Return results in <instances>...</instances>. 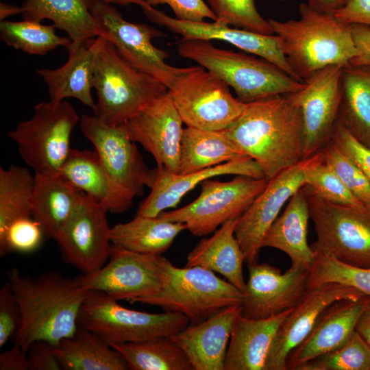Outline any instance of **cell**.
Listing matches in <instances>:
<instances>
[{"label":"cell","mask_w":370,"mask_h":370,"mask_svg":"<svg viewBox=\"0 0 370 370\" xmlns=\"http://www.w3.org/2000/svg\"><path fill=\"white\" fill-rule=\"evenodd\" d=\"M222 131L258 163L267 180L305 159L301 111L288 94L246 103Z\"/></svg>","instance_id":"1"},{"label":"cell","mask_w":370,"mask_h":370,"mask_svg":"<svg viewBox=\"0 0 370 370\" xmlns=\"http://www.w3.org/2000/svg\"><path fill=\"white\" fill-rule=\"evenodd\" d=\"M8 276L22 314L15 343L27 352L36 341L55 346L75 334L81 308L90 291L56 271L34 278L14 267Z\"/></svg>","instance_id":"2"},{"label":"cell","mask_w":370,"mask_h":370,"mask_svg":"<svg viewBox=\"0 0 370 370\" xmlns=\"http://www.w3.org/2000/svg\"><path fill=\"white\" fill-rule=\"evenodd\" d=\"M299 15L297 19L283 21L268 19L299 81L304 82L328 66L346 65L356 55L350 25L306 3L299 5Z\"/></svg>","instance_id":"3"},{"label":"cell","mask_w":370,"mask_h":370,"mask_svg":"<svg viewBox=\"0 0 370 370\" xmlns=\"http://www.w3.org/2000/svg\"><path fill=\"white\" fill-rule=\"evenodd\" d=\"M177 52L219 77L244 103L293 93L304 86V82L262 58L220 49L210 40L182 38Z\"/></svg>","instance_id":"4"},{"label":"cell","mask_w":370,"mask_h":370,"mask_svg":"<svg viewBox=\"0 0 370 370\" xmlns=\"http://www.w3.org/2000/svg\"><path fill=\"white\" fill-rule=\"evenodd\" d=\"M97 101L96 117L111 126H120L168 88L160 82L127 63L106 38L96 56L92 78Z\"/></svg>","instance_id":"5"},{"label":"cell","mask_w":370,"mask_h":370,"mask_svg":"<svg viewBox=\"0 0 370 370\" xmlns=\"http://www.w3.org/2000/svg\"><path fill=\"white\" fill-rule=\"evenodd\" d=\"M243 293L227 280L201 267L174 266L165 261V282L157 293L136 302L185 315L190 323L201 322L223 308L241 305Z\"/></svg>","instance_id":"6"},{"label":"cell","mask_w":370,"mask_h":370,"mask_svg":"<svg viewBox=\"0 0 370 370\" xmlns=\"http://www.w3.org/2000/svg\"><path fill=\"white\" fill-rule=\"evenodd\" d=\"M79 120L67 101L40 102L33 116L18 123L8 136L34 175H58L72 149L71 133Z\"/></svg>","instance_id":"7"},{"label":"cell","mask_w":370,"mask_h":370,"mask_svg":"<svg viewBox=\"0 0 370 370\" xmlns=\"http://www.w3.org/2000/svg\"><path fill=\"white\" fill-rule=\"evenodd\" d=\"M189 323L188 319L179 312L128 309L97 291H89L78 317L79 327L99 335L109 345L171 337Z\"/></svg>","instance_id":"8"},{"label":"cell","mask_w":370,"mask_h":370,"mask_svg":"<svg viewBox=\"0 0 370 370\" xmlns=\"http://www.w3.org/2000/svg\"><path fill=\"white\" fill-rule=\"evenodd\" d=\"M307 192L310 217L317 234L310 245L315 254L370 268V205L339 204Z\"/></svg>","instance_id":"9"},{"label":"cell","mask_w":370,"mask_h":370,"mask_svg":"<svg viewBox=\"0 0 370 370\" xmlns=\"http://www.w3.org/2000/svg\"><path fill=\"white\" fill-rule=\"evenodd\" d=\"M229 87L203 66H194L184 67L168 91L186 127L222 131L246 104L234 97Z\"/></svg>","instance_id":"10"},{"label":"cell","mask_w":370,"mask_h":370,"mask_svg":"<svg viewBox=\"0 0 370 370\" xmlns=\"http://www.w3.org/2000/svg\"><path fill=\"white\" fill-rule=\"evenodd\" d=\"M213 178L200 184L201 192L193 201L158 217L184 223L195 236H207L226 221L240 217L268 184L265 177L237 175L226 182Z\"/></svg>","instance_id":"11"},{"label":"cell","mask_w":370,"mask_h":370,"mask_svg":"<svg viewBox=\"0 0 370 370\" xmlns=\"http://www.w3.org/2000/svg\"><path fill=\"white\" fill-rule=\"evenodd\" d=\"M85 1L100 29V36L108 40L131 66L169 89L183 68L167 64V51L153 45V38L166 35L146 24L127 21L114 7L102 0Z\"/></svg>","instance_id":"12"},{"label":"cell","mask_w":370,"mask_h":370,"mask_svg":"<svg viewBox=\"0 0 370 370\" xmlns=\"http://www.w3.org/2000/svg\"><path fill=\"white\" fill-rule=\"evenodd\" d=\"M166 260L161 255L138 253L112 245L110 258L102 267L73 279L87 291L134 303L162 289Z\"/></svg>","instance_id":"13"},{"label":"cell","mask_w":370,"mask_h":370,"mask_svg":"<svg viewBox=\"0 0 370 370\" xmlns=\"http://www.w3.org/2000/svg\"><path fill=\"white\" fill-rule=\"evenodd\" d=\"M344 66H328L305 79L299 90L288 94L301 111L304 158L320 151L331 140L341 103Z\"/></svg>","instance_id":"14"},{"label":"cell","mask_w":370,"mask_h":370,"mask_svg":"<svg viewBox=\"0 0 370 370\" xmlns=\"http://www.w3.org/2000/svg\"><path fill=\"white\" fill-rule=\"evenodd\" d=\"M316 153L268 180L265 188L239 217L235 236L247 264L258 260L262 243L284 204L305 184L308 167Z\"/></svg>","instance_id":"15"},{"label":"cell","mask_w":370,"mask_h":370,"mask_svg":"<svg viewBox=\"0 0 370 370\" xmlns=\"http://www.w3.org/2000/svg\"><path fill=\"white\" fill-rule=\"evenodd\" d=\"M79 126L84 136L93 145L112 179L134 197L150 188L155 174L144 162L136 143L121 126H111L95 115L84 114Z\"/></svg>","instance_id":"16"},{"label":"cell","mask_w":370,"mask_h":370,"mask_svg":"<svg viewBox=\"0 0 370 370\" xmlns=\"http://www.w3.org/2000/svg\"><path fill=\"white\" fill-rule=\"evenodd\" d=\"M241 314L264 319L295 307L308 290L310 270L291 266L284 273L268 262L247 264Z\"/></svg>","instance_id":"17"},{"label":"cell","mask_w":370,"mask_h":370,"mask_svg":"<svg viewBox=\"0 0 370 370\" xmlns=\"http://www.w3.org/2000/svg\"><path fill=\"white\" fill-rule=\"evenodd\" d=\"M108 210L84 193L76 210L55 240L66 260L83 273L108 260L112 249Z\"/></svg>","instance_id":"18"},{"label":"cell","mask_w":370,"mask_h":370,"mask_svg":"<svg viewBox=\"0 0 370 370\" xmlns=\"http://www.w3.org/2000/svg\"><path fill=\"white\" fill-rule=\"evenodd\" d=\"M183 123L167 90L120 126L153 156L157 166L177 173Z\"/></svg>","instance_id":"19"},{"label":"cell","mask_w":370,"mask_h":370,"mask_svg":"<svg viewBox=\"0 0 370 370\" xmlns=\"http://www.w3.org/2000/svg\"><path fill=\"white\" fill-rule=\"evenodd\" d=\"M364 295L353 287L336 282L308 288L279 326L267 354L264 370H287L288 356L305 339L328 306L339 299Z\"/></svg>","instance_id":"20"},{"label":"cell","mask_w":370,"mask_h":370,"mask_svg":"<svg viewBox=\"0 0 370 370\" xmlns=\"http://www.w3.org/2000/svg\"><path fill=\"white\" fill-rule=\"evenodd\" d=\"M143 11L151 21L181 35L182 38L208 40L216 39L227 42L243 51L272 62L298 80L282 52L281 39L278 35H265L233 28L216 21L208 23L182 21L171 17L153 7Z\"/></svg>","instance_id":"21"},{"label":"cell","mask_w":370,"mask_h":370,"mask_svg":"<svg viewBox=\"0 0 370 370\" xmlns=\"http://www.w3.org/2000/svg\"><path fill=\"white\" fill-rule=\"evenodd\" d=\"M154 171L151 192L140 206L137 215L157 217L168 208H175L184 196L209 178L225 175L265 177L258 163L248 156L185 174L172 173L159 166Z\"/></svg>","instance_id":"22"},{"label":"cell","mask_w":370,"mask_h":370,"mask_svg":"<svg viewBox=\"0 0 370 370\" xmlns=\"http://www.w3.org/2000/svg\"><path fill=\"white\" fill-rule=\"evenodd\" d=\"M369 297L342 299L328 306L305 339L288 356L286 369L297 370L304 364L343 345L354 332Z\"/></svg>","instance_id":"23"},{"label":"cell","mask_w":370,"mask_h":370,"mask_svg":"<svg viewBox=\"0 0 370 370\" xmlns=\"http://www.w3.org/2000/svg\"><path fill=\"white\" fill-rule=\"evenodd\" d=\"M241 310V305L226 307L201 322L189 323L171 336L185 352L194 370H224L232 330Z\"/></svg>","instance_id":"24"},{"label":"cell","mask_w":370,"mask_h":370,"mask_svg":"<svg viewBox=\"0 0 370 370\" xmlns=\"http://www.w3.org/2000/svg\"><path fill=\"white\" fill-rule=\"evenodd\" d=\"M60 174L108 212L127 210L135 197L110 176L94 149H71Z\"/></svg>","instance_id":"25"},{"label":"cell","mask_w":370,"mask_h":370,"mask_svg":"<svg viewBox=\"0 0 370 370\" xmlns=\"http://www.w3.org/2000/svg\"><path fill=\"white\" fill-rule=\"evenodd\" d=\"M102 40L103 36H97L96 39H88L77 48L67 49L69 58L63 66L36 71L46 83L51 101L60 102L71 97L92 110L94 108L95 102L91 93L93 70Z\"/></svg>","instance_id":"26"},{"label":"cell","mask_w":370,"mask_h":370,"mask_svg":"<svg viewBox=\"0 0 370 370\" xmlns=\"http://www.w3.org/2000/svg\"><path fill=\"white\" fill-rule=\"evenodd\" d=\"M293 308L264 319L240 314L232 330L224 370H264L276 332Z\"/></svg>","instance_id":"27"},{"label":"cell","mask_w":370,"mask_h":370,"mask_svg":"<svg viewBox=\"0 0 370 370\" xmlns=\"http://www.w3.org/2000/svg\"><path fill=\"white\" fill-rule=\"evenodd\" d=\"M310 217L308 192L304 186L291 197L284 212L269 227L262 247L280 249L290 258L292 266L310 270L315 253L308 243Z\"/></svg>","instance_id":"28"},{"label":"cell","mask_w":370,"mask_h":370,"mask_svg":"<svg viewBox=\"0 0 370 370\" xmlns=\"http://www.w3.org/2000/svg\"><path fill=\"white\" fill-rule=\"evenodd\" d=\"M83 194L60 174L34 175L32 217L45 235L55 239L76 210Z\"/></svg>","instance_id":"29"},{"label":"cell","mask_w":370,"mask_h":370,"mask_svg":"<svg viewBox=\"0 0 370 370\" xmlns=\"http://www.w3.org/2000/svg\"><path fill=\"white\" fill-rule=\"evenodd\" d=\"M238 219L226 221L210 237L202 238L188 253L185 267H201L217 272L243 291L245 256L235 236Z\"/></svg>","instance_id":"30"},{"label":"cell","mask_w":370,"mask_h":370,"mask_svg":"<svg viewBox=\"0 0 370 370\" xmlns=\"http://www.w3.org/2000/svg\"><path fill=\"white\" fill-rule=\"evenodd\" d=\"M23 20L49 19L64 31L77 48L86 40L100 36V29L85 0H25L21 6Z\"/></svg>","instance_id":"31"},{"label":"cell","mask_w":370,"mask_h":370,"mask_svg":"<svg viewBox=\"0 0 370 370\" xmlns=\"http://www.w3.org/2000/svg\"><path fill=\"white\" fill-rule=\"evenodd\" d=\"M63 370H127L124 356L99 335L78 327L74 335L53 346Z\"/></svg>","instance_id":"32"},{"label":"cell","mask_w":370,"mask_h":370,"mask_svg":"<svg viewBox=\"0 0 370 370\" xmlns=\"http://www.w3.org/2000/svg\"><path fill=\"white\" fill-rule=\"evenodd\" d=\"M341 88L338 121L370 147V65H345Z\"/></svg>","instance_id":"33"},{"label":"cell","mask_w":370,"mask_h":370,"mask_svg":"<svg viewBox=\"0 0 370 370\" xmlns=\"http://www.w3.org/2000/svg\"><path fill=\"white\" fill-rule=\"evenodd\" d=\"M247 156L223 131L183 130L177 173H188Z\"/></svg>","instance_id":"34"},{"label":"cell","mask_w":370,"mask_h":370,"mask_svg":"<svg viewBox=\"0 0 370 370\" xmlns=\"http://www.w3.org/2000/svg\"><path fill=\"white\" fill-rule=\"evenodd\" d=\"M184 230L186 225L183 223L136 214L131 221L111 227L110 239L112 245L133 251L161 255Z\"/></svg>","instance_id":"35"},{"label":"cell","mask_w":370,"mask_h":370,"mask_svg":"<svg viewBox=\"0 0 370 370\" xmlns=\"http://www.w3.org/2000/svg\"><path fill=\"white\" fill-rule=\"evenodd\" d=\"M132 370H194L182 349L169 336L111 344Z\"/></svg>","instance_id":"36"},{"label":"cell","mask_w":370,"mask_h":370,"mask_svg":"<svg viewBox=\"0 0 370 370\" xmlns=\"http://www.w3.org/2000/svg\"><path fill=\"white\" fill-rule=\"evenodd\" d=\"M34 175L20 165L0 168V236L14 221L32 217Z\"/></svg>","instance_id":"37"},{"label":"cell","mask_w":370,"mask_h":370,"mask_svg":"<svg viewBox=\"0 0 370 370\" xmlns=\"http://www.w3.org/2000/svg\"><path fill=\"white\" fill-rule=\"evenodd\" d=\"M54 25H47L41 22L1 21V40L7 45L33 55H44L60 46L66 48L72 42L69 37L56 34Z\"/></svg>","instance_id":"38"},{"label":"cell","mask_w":370,"mask_h":370,"mask_svg":"<svg viewBox=\"0 0 370 370\" xmlns=\"http://www.w3.org/2000/svg\"><path fill=\"white\" fill-rule=\"evenodd\" d=\"M336 282L354 288L370 296V268L345 264L323 254H315L310 270L308 288Z\"/></svg>","instance_id":"39"},{"label":"cell","mask_w":370,"mask_h":370,"mask_svg":"<svg viewBox=\"0 0 370 370\" xmlns=\"http://www.w3.org/2000/svg\"><path fill=\"white\" fill-rule=\"evenodd\" d=\"M297 370H370V346L355 330L343 345L304 364Z\"/></svg>","instance_id":"40"},{"label":"cell","mask_w":370,"mask_h":370,"mask_svg":"<svg viewBox=\"0 0 370 370\" xmlns=\"http://www.w3.org/2000/svg\"><path fill=\"white\" fill-rule=\"evenodd\" d=\"M305 187L308 193L327 201L360 207V202L349 190L337 174L324 162L321 151L308 167L305 175Z\"/></svg>","instance_id":"41"},{"label":"cell","mask_w":370,"mask_h":370,"mask_svg":"<svg viewBox=\"0 0 370 370\" xmlns=\"http://www.w3.org/2000/svg\"><path fill=\"white\" fill-rule=\"evenodd\" d=\"M216 22L250 32L270 35L273 32L269 20L258 12L256 0H207Z\"/></svg>","instance_id":"42"},{"label":"cell","mask_w":370,"mask_h":370,"mask_svg":"<svg viewBox=\"0 0 370 370\" xmlns=\"http://www.w3.org/2000/svg\"><path fill=\"white\" fill-rule=\"evenodd\" d=\"M324 162L360 202L370 205V182L357 165L330 140L321 150Z\"/></svg>","instance_id":"43"},{"label":"cell","mask_w":370,"mask_h":370,"mask_svg":"<svg viewBox=\"0 0 370 370\" xmlns=\"http://www.w3.org/2000/svg\"><path fill=\"white\" fill-rule=\"evenodd\" d=\"M44 234L41 226L32 217L18 219L0 236V256L13 252L34 251L40 245Z\"/></svg>","instance_id":"44"},{"label":"cell","mask_w":370,"mask_h":370,"mask_svg":"<svg viewBox=\"0 0 370 370\" xmlns=\"http://www.w3.org/2000/svg\"><path fill=\"white\" fill-rule=\"evenodd\" d=\"M330 140L357 165L370 182V147L357 140L338 119Z\"/></svg>","instance_id":"45"},{"label":"cell","mask_w":370,"mask_h":370,"mask_svg":"<svg viewBox=\"0 0 370 370\" xmlns=\"http://www.w3.org/2000/svg\"><path fill=\"white\" fill-rule=\"evenodd\" d=\"M22 314L10 283L0 288V347L13 338L21 327Z\"/></svg>","instance_id":"46"},{"label":"cell","mask_w":370,"mask_h":370,"mask_svg":"<svg viewBox=\"0 0 370 370\" xmlns=\"http://www.w3.org/2000/svg\"><path fill=\"white\" fill-rule=\"evenodd\" d=\"M153 7L158 5H168L174 12L176 18L200 22L204 18L216 21L214 12L204 0H145Z\"/></svg>","instance_id":"47"},{"label":"cell","mask_w":370,"mask_h":370,"mask_svg":"<svg viewBox=\"0 0 370 370\" xmlns=\"http://www.w3.org/2000/svg\"><path fill=\"white\" fill-rule=\"evenodd\" d=\"M29 370H60L53 345L45 341L32 343L27 351Z\"/></svg>","instance_id":"48"},{"label":"cell","mask_w":370,"mask_h":370,"mask_svg":"<svg viewBox=\"0 0 370 370\" xmlns=\"http://www.w3.org/2000/svg\"><path fill=\"white\" fill-rule=\"evenodd\" d=\"M332 13L345 23L370 27V0H344L341 7Z\"/></svg>","instance_id":"49"},{"label":"cell","mask_w":370,"mask_h":370,"mask_svg":"<svg viewBox=\"0 0 370 370\" xmlns=\"http://www.w3.org/2000/svg\"><path fill=\"white\" fill-rule=\"evenodd\" d=\"M350 25L356 55L348 64L370 65V27L360 24Z\"/></svg>","instance_id":"50"},{"label":"cell","mask_w":370,"mask_h":370,"mask_svg":"<svg viewBox=\"0 0 370 370\" xmlns=\"http://www.w3.org/2000/svg\"><path fill=\"white\" fill-rule=\"evenodd\" d=\"M0 370H29L27 352L14 343L0 354Z\"/></svg>","instance_id":"51"},{"label":"cell","mask_w":370,"mask_h":370,"mask_svg":"<svg viewBox=\"0 0 370 370\" xmlns=\"http://www.w3.org/2000/svg\"><path fill=\"white\" fill-rule=\"evenodd\" d=\"M355 330L370 346V297L357 321Z\"/></svg>","instance_id":"52"},{"label":"cell","mask_w":370,"mask_h":370,"mask_svg":"<svg viewBox=\"0 0 370 370\" xmlns=\"http://www.w3.org/2000/svg\"><path fill=\"white\" fill-rule=\"evenodd\" d=\"M344 0H307V4L313 9L332 13L338 9Z\"/></svg>","instance_id":"53"},{"label":"cell","mask_w":370,"mask_h":370,"mask_svg":"<svg viewBox=\"0 0 370 370\" xmlns=\"http://www.w3.org/2000/svg\"><path fill=\"white\" fill-rule=\"evenodd\" d=\"M21 7L13 6L4 3H1L0 7V18L3 21L8 16L22 14Z\"/></svg>","instance_id":"54"},{"label":"cell","mask_w":370,"mask_h":370,"mask_svg":"<svg viewBox=\"0 0 370 370\" xmlns=\"http://www.w3.org/2000/svg\"><path fill=\"white\" fill-rule=\"evenodd\" d=\"M107 3H116L119 5H129V4H136L140 5L143 10L147 9L151 7L145 0H102Z\"/></svg>","instance_id":"55"},{"label":"cell","mask_w":370,"mask_h":370,"mask_svg":"<svg viewBox=\"0 0 370 370\" xmlns=\"http://www.w3.org/2000/svg\"><path fill=\"white\" fill-rule=\"evenodd\" d=\"M278 1H282V0H278Z\"/></svg>","instance_id":"56"}]
</instances>
